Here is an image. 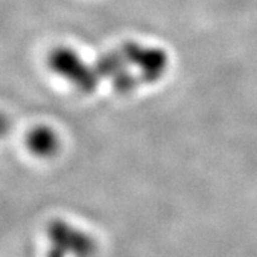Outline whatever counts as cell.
Here are the masks:
<instances>
[{"instance_id": "obj_1", "label": "cell", "mask_w": 257, "mask_h": 257, "mask_svg": "<svg viewBox=\"0 0 257 257\" xmlns=\"http://www.w3.org/2000/svg\"><path fill=\"white\" fill-rule=\"evenodd\" d=\"M87 66L92 92L97 89L100 80H109L114 92L130 93L142 84L162 79L169 66V57L163 49L127 42Z\"/></svg>"}, {"instance_id": "obj_2", "label": "cell", "mask_w": 257, "mask_h": 257, "mask_svg": "<svg viewBox=\"0 0 257 257\" xmlns=\"http://www.w3.org/2000/svg\"><path fill=\"white\" fill-rule=\"evenodd\" d=\"M47 236L52 241V256L76 254L90 256L97 251L94 240L84 231L70 226L63 220H53L47 226Z\"/></svg>"}, {"instance_id": "obj_3", "label": "cell", "mask_w": 257, "mask_h": 257, "mask_svg": "<svg viewBox=\"0 0 257 257\" xmlns=\"http://www.w3.org/2000/svg\"><path fill=\"white\" fill-rule=\"evenodd\" d=\"M29 150L39 157H53L60 149V140L53 128L37 126L32 128L26 138Z\"/></svg>"}, {"instance_id": "obj_4", "label": "cell", "mask_w": 257, "mask_h": 257, "mask_svg": "<svg viewBox=\"0 0 257 257\" xmlns=\"http://www.w3.org/2000/svg\"><path fill=\"white\" fill-rule=\"evenodd\" d=\"M10 127H12V121L9 116L0 111V138H5L10 132Z\"/></svg>"}]
</instances>
